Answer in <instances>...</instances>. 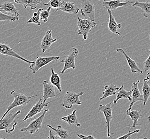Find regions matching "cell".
I'll list each match as a JSON object with an SVG mask.
<instances>
[{
  "label": "cell",
  "mask_w": 150,
  "mask_h": 139,
  "mask_svg": "<svg viewBox=\"0 0 150 139\" xmlns=\"http://www.w3.org/2000/svg\"><path fill=\"white\" fill-rule=\"evenodd\" d=\"M81 13L85 18L95 21V6L91 0H81Z\"/></svg>",
  "instance_id": "7"
},
{
  "label": "cell",
  "mask_w": 150,
  "mask_h": 139,
  "mask_svg": "<svg viewBox=\"0 0 150 139\" xmlns=\"http://www.w3.org/2000/svg\"><path fill=\"white\" fill-rule=\"evenodd\" d=\"M76 110H74L72 113L66 116H64L60 118V120L66 122L70 125H74L77 127H81V124L79 122L78 119L76 116Z\"/></svg>",
  "instance_id": "20"
},
{
  "label": "cell",
  "mask_w": 150,
  "mask_h": 139,
  "mask_svg": "<svg viewBox=\"0 0 150 139\" xmlns=\"http://www.w3.org/2000/svg\"><path fill=\"white\" fill-rule=\"evenodd\" d=\"M51 7H48L47 10L43 9L40 13V20L41 21L46 23L48 21V18L50 16V11H51Z\"/></svg>",
  "instance_id": "32"
},
{
  "label": "cell",
  "mask_w": 150,
  "mask_h": 139,
  "mask_svg": "<svg viewBox=\"0 0 150 139\" xmlns=\"http://www.w3.org/2000/svg\"><path fill=\"white\" fill-rule=\"evenodd\" d=\"M20 113H21V110H18L15 113L9 112L4 118L0 119V130H5L7 133L12 134L18 124L16 119Z\"/></svg>",
  "instance_id": "2"
},
{
  "label": "cell",
  "mask_w": 150,
  "mask_h": 139,
  "mask_svg": "<svg viewBox=\"0 0 150 139\" xmlns=\"http://www.w3.org/2000/svg\"><path fill=\"white\" fill-rule=\"evenodd\" d=\"M126 114L129 116L131 118V120L133 121L132 124H130L128 125V126H132V127H135L136 126H143L142 124H139L138 123V121L142 117V114L141 113V111H137V110H133L131 111V110L128 109L126 111Z\"/></svg>",
  "instance_id": "19"
},
{
  "label": "cell",
  "mask_w": 150,
  "mask_h": 139,
  "mask_svg": "<svg viewBox=\"0 0 150 139\" xmlns=\"http://www.w3.org/2000/svg\"><path fill=\"white\" fill-rule=\"evenodd\" d=\"M148 121H149V123H150V116H149V117H148Z\"/></svg>",
  "instance_id": "39"
},
{
  "label": "cell",
  "mask_w": 150,
  "mask_h": 139,
  "mask_svg": "<svg viewBox=\"0 0 150 139\" xmlns=\"http://www.w3.org/2000/svg\"><path fill=\"white\" fill-rule=\"evenodd\" d=\"M132 91H127L125 89L124 85H122V86L120 87L119 89L118 90L117 93V96L115 100L113 101V103H117L119 100L121 99H127L129 100V101H132Z\"/></svg>",
  "instance_id": "26"
},
{
  "label": "cell",
  "mask_w": 150,
  "mask_h": 139,
  "mask_svg": "<svg viewBox=\"0 0 150 139\" xmlns=\"http://www.w3.org/2000/svg\"><path fill=\"white\" fill-rule=\"evenodd\" d=\"M117 52L122 54L125 56L132 72L133 73H141V74L143 73V71L139 68V67H138V65L136 64V61L135 60H133L130 57L126 52H125L122 49H117Z\"/></svg>",
  "instance_id": "17"
},
{
  "label": "cell",
  "mask_w": 150,
  "mask_h": 139,
  "mask_svg": "<svg viewBox=\"0 0 150 139\" xmlns=\"http://www.w3.org/2000/svg\"><path fill=\"white\" fill-rule=\"evenodd\" d=\"M47 139H59L60 138L55 131L51 129L49 130V135L47 137Z\"/></svg>",
  "instance_id": "35"
},
{
  "label": "cell",
  "mask_w": 150,
  "mask_h": 139,
  "mask_svg": "<svg viewBox=\"0 0 150 139\" xmlns=\"http://www.w3.org/2000/svg\"><path fill=\"white\" fill-rule=\"evenodd\" d=\"M19 19V16H13L10 15H6L4 14L0 11V21H18Z\"/></svg>",
  "instance_id": "31"
},
{
  "label": "cell",
  "mask_w": 150,
  "mask_h": 139,
  "mask_svg": "<svg viewBox=\"0 0 150 139\" xmlns=\"http://www.w3.org/2000/svg\"><path fill=\"white\" fill-rule=\"evenodd\" d=\"M149 38H150V35H149Z\"/></svg>",
  "instance_id": "40"
},
{
  "label": "cell",
  "mask_w": 150,
  "mask_h": 139,
  "mask_svg": "<svg viewBox=\"0 0 150 139\" xmlns=\"http://www.w3.org/2000/svg\"><path fill=\"white\" fill-rule=\"evenodd\" d=\"M51 74L50 78V82L52 85H54L57 88L59 93L62 91V88L61 87V82L60 78L59 76V73H57L54 71L53 67L51 68Z\"/></svg>",
  "instance_id": "27"
},
{
  "label": "cell",
  "mask_w": 150,
  "mask_h": 139,
  "mask_svg": "<svg viewBox=\"0 0 150 139\" xmlns=\"http://www.w3.org/2000/svg\"><path fill=\"white\" fill-rule=\"evenodd\" d=\"M43 102H46V101L49 98L54 97L56 96L54 90V86L50 82L47 80L43 82Z\"/></svg>",
  "instance_id": "15"
},
{
  "label": "cell",
  "mask_w": 150,
  "mask_h": 139,
  "mask_svg": "<svg viewBox=\"0 0 150 139\" xmlns=\"http://www.w3.org/2000/svg\"><path fill=\"white\" fill-rule=\"evenodd\" d=\"M0 11L8 12L9 15L15 14L16 16H19L18 10L16 8L13 3L10 2H6L0 5Z\"/></svg>",
  "instance_id": "22"
},
{
  "label": "cell",
  "mask_w": 150,
  "mask_h": 139,
  "mask_svg": "<svg viewBox=\"0 0 150 139\" xmlns=\"http://www.w3.org/2000/svg\"><path fill=\"white\" fill-rule=\"evenodd\" d=\"M47 127H49V128L52 129L55 131L58 136L60 137V139H69L72 138L71 133L69 131L67 130L64 129L63 127L62 126V125H58L57 128H55L54 127H52L51 125L49 124H46L45 125Z\"/></svg>",
  "instance_id": "23"
},
{
  "label": "cell",
  "mask_w": 150,
  "mask_h": 139,
  "mask_svg": "<svg viewBox=\"0 0 150 139\" xmlns=\"http://www.w3.org/2000/svg\"><path fill=\"white\" fill-rule=\"evenodd\" d=\"M140 82V80H137V82H133L132 86V101L130 102L129 105V109H132V106L134 105L136 102L138 101L144 102V97L143 95H142L140 91L139 90L138 85V84Z\"/></svg>",
  "instance_id": "13"
},
{
  "label": "cell",
  "mask_w": 150,
  "mask_h": 139,
  "mask_svg": "<svg viewBox=\"0 0 150 139\" xmlns=\"http://www.w3.org/2000/svg\"><path fill=\"white\" fill-rule=\"evenodd\" d=\"M132 6L138 7L141 9L142 12L145 17L147 18L150 16V2H142L138 1H135Z\"/></svg>",
  "instance_id": "24"
},
{
  "label": "cell",
  "mask_w": 150,
  "mask_h": 139,
  "mask_svg": "<svg viewBox=\"0 0 150 139\" xmlns=\"http://www.w3.org/2000/svg\"><path fill=\"white\" fill-rule=\"evenodd\" d=\"M63 3V1L62 0H50L47 3H45L44 5L48 7H51L52 9H55V11L57 12L62 6Z\"/></svg>",
  "instance_id": "29"
},
{
  "label": "cell",
  "mask_w": 150,
  "mask_h": 139,
  "mask_svg": "<svg viewBox=\"0 0 150 139\" xmlns=\"http://www.w3.org/2000/svg\"><path fill=\"white\" fill-rule=\"evenodd\" d=\"M60 58L59 56H40L38 55L34 63L30 64V69L34 74L41 68L45 67L48 64L54 61H57Z\"/></svg>",
  "instance_id": "6"
},
{
  "label": "cell",
  "mask_w": 150,
  "mask_h": 139,
  "mask_svg": "<svg viewBox=\"0 0 150 139\" xmlns=\"http://www.w3.org/2000/svg\"><path fill=\"white\" fill-rule=\"evenodd\" d=\"M43 9H39L36 12H34L33 13V16L30 18V19L27 21L28 24L34 23L40 26L41 22H40V13L41 12Z\"/></svg>",
  "instance_id": "30"
},
{
  "label": "cell",
  "mask_w": 150,
  "mask_h": 139,
  "mask_svg": "<svg viewBox=\"0 0 150 139\" xmlns=\"http://www.w3.org/2000/svg\"><path fill=\"white\" fill-rule=\"evenodd\" d=\"M77 25L79 27V35H82L83 40H86L91 28L95 27L97 23L89 19H82L78 17Z\"/></svg>",
  "instance_id": "4"
},
{
  "label": "cell",
  "mask_w": 150,
  "mask_h": 139,
  "mask_svg": "<svg viewBox=\"0 0 150 139\" xmlns=\"http://www.w3.org/2000/svg\"><path fill=\"white\" fill-rule=\"evenodd\" d=\"M146 78L147 79V80H149V84L150 85V72H149V73H147V75H146Z\"/></svg>",
  "instance_id": "37"
},
{
  "label": "cell",
  "mask_w": 150,
  "mask_h": 139,
  "mask_svg": "<svg viewBox=\"0 0 150 139\" xmlns=\"http://www.w3.org/2000/svg\"><path fill=\"white\" fill-rule=\"evenodd\" d=\"M57 39L53 38L52 36V30H49L46 32L42 38L40 48L42 52H45L47 50L50 48L53 43L56 42Z\"/></svg>",
  "instance_id": "14"
},
{
  "label": "cell",
  "mask_w": 150,
  "mask_h": 139,
  "mask_svg": "<svg viewBox=\"0 0 150 139\" xmlns=\"http://www.w3.org/2000/svg\"><path fill=\"white\" fill-rule=\"evenodd\" d=\"M59 10L70 14H77L79 12L80 9L75 3L72 2L63 1V3Z\"/></svg>",
  "instance_id": "18"
},
{
  "label": "cell",
  "mask_w": 150,
  "mask_h": 139,
  "mask_svg": "<svg viewBox=\"0 0 150 139\" xmlns=\"http://www.w3.org/2000/svg\"><path fill=\"white\" fill-rule=\"evenodd\" d=\"M68 54L65 56L64 58L61 61V63H64L63 69L59 74L64 73L67 70L69 69H73L75 70L76 68L75 65V60L77 58L79 54V50L78 49L75 47H72L71 51L67 53Z\"/></svg>",
  "instance_id": "5"
},
{
  "label": "cell",
  "mask_w": 150,
  "mask_h": 139,
  "mask_svg": "<svg viewBox=\"0 0 150 139\" xmlns=\"http://www.w3.org/2000/svg\"><path fill=\"white\" fill-rule=\"evenodd\" d=\"M119 88L120 87H118L116 85L113 84H111L110 85H106L104 86L105 91L102 93L103 96L101 97L99 99V100L100 101H102L108 97L115 95L117 93V91H118Z\"/></svg>",
  "instance_id": "21"
},
{
  "label": "cell",
  "mask_w": 150,
  "mask_h": 139,
  "mask_svg": "<svg viewBox=\"0 0 150 139\" xmlns=\"http://www.w3.org/2000/svg\"><path fill=\"white\" fill-rule=\"evenodd\" d=\"M49 111L48 109H45L43 113L38 118L33 120L31 121L29 125L26 127H24L21 130V132H28L30 134L32 135L33 134L37 132L39 129L42 127V124L43 119L45 117L46 113Z\"/></svg>",
  "instance_id": "8"
},
{
  "label": "cell",
  "mask_w": 150,
  "mask_h": 139,
  "mask_svg": "<svg viewBox=\"0 0 150 139\" xmlns=\"http://www.w3.org/2000/svg\"><path fill=\"white\" fill-rule=\"evenodd\" d=\"M108 13L109 21H108V30L111 31L112 33L115 34L116 35H121L120 32H118L117 29L121 28L122 27V24L120 23H117L115 21V19L112 15V10H107Z\"/></svg>",
  "instance_id": "16"
},
{
  "label": "cell",
  "mask_w": 150,
  "mask_h": 139,
  "mask_svg": "<svg viewBox=\"0 0 150 139\" xmlns=\"http://www.w3.org/2000/svg\"><path fill=\"white\" fill-rule=\"evenodd\" d=\"M140 132L139 130H134V131H129V132L125 134V135H123L122 136H120L119 138H117V139H131V135L133 134H135V133H138Z\"/></svg>",
  "instance_id": "33"
},
{
  "label": "cell",
  "mask_w": 150,
  "mask_h": 139,
  "mask_svg": "<svg viewBox=\"0 0 150 139\" xmlns=\"http://www.w3.org/2000/svg\"><path fill=\"white\" fill-rule=\"evenodd\" d=\"M142 91L143 95L144 97L143 105L145 106L150 96V86L149 82L146 78L144 79V83L142 87Z\"/></svg>",
  "instance_id": "28"
},
{
  "label": "cell",
  "mask_w": 150,
  "mask_h": 139,
  "mask_svg": "<svg viewBox=\"0 0 150 139\" xmlns=\"http://www.w3.org/2000/svg\"><path fill=\"white\" fill-rule=\"evenodd\" d=\"M135 1H128L126 2H122L120 0H108L104 1L103 2V6L104 9L107 10H115L120 7L123 6H132V4L134 3Z\"/></svg>",
  "instance_id": "12"
},
{
  "label": "cell",
  "mask_w": 150,
  "mask_h": 139,
  "mask_svg": "<svg viewBox=\"0 0 150 139\" xmlns=\"http://www.w3.org/2000/svg\"><path fill=\"white\" fill-rule=\"evenodd\" d=\"M15 2L21 4L26 9L27 7H30L32 10L36 9L37 6L41 3L42 0H14Z\"/></svg>",
  "instance_id": "25"
},
{
  "label": "cell",
  "mask_w": 150,
  "mask_h": 139,
  "mask_svg": "<svg viewBox=\"0 0 150 139\" xmlns=\"http://www.w3.org/2000/svg\"><path fill=\"white\" fill-rule=\"evenodd\" d=\"M0 54L4 55L6 57L10 56V57L17 58L30 64H33L34 62V61H28L26 59H25V58L21 57V56H20L17 52H16L9 45H6V43H0Z\"/></svg>",
  "instance_id": "10"
},
{
  "label": "cell",
  "mask_w": 150,
  "mask_h": 139,
  "mask_svg": "<svg viewBox=\"0 0 150 139\" xmlns=\"http://www.w3.org/2000/svg\"><path fill=\"white\" fill-rule=\"evenodd\" d=\"M54 101H50L49 102H44L43 100H42L41 98H40L39 101L37 103L33 106L32 108L30 109V112L27 113V115L25 116V117L24 118L23 121H26L27 119L30 118H32L33 117H35L37 114H38L40 112H43L45 109L44 108L45 107H47L48 104L49 103L52 102Z\"/></svg>",
  "instance_id": "11"
},
{
  "label": "cell",
  "mask_w": 150,
  "mask_h": 139,
  "mask_svg": "<svg viewBox=\"0 0 150 139\" xmlns=\"http://www.w3.org/2000/svg\"><path fill=\"white\" fill-rule=\"evenodd\" d=\"M11 94L14 97V100L12 103H10L9 106L8 107L6 112L3 114L2 117L0 119H2L6 116L10 110L15 108L16 107H18L20 106H25L28 103H30L31 101V99L38 96V95H28L27 94L18 93L16 92L15 90L11 92Z\"/></svg>",
  "instance_id": "1"
},
{
  "label": "cell",
  "mask_w": 150,
  "mask_h": 139,
  "mask_svg": "<svg viewBox=\"0 0 150 139\" xmlns=\"http://www.w3.org/2000/svg\"><path fill=\"white\" fill-rule=\"evenodd\" d=\"M98 1H101V0H98ZM104 1H108V0H104ZM120 1H122V2H126V1H128L129 0H120Z\"/></svg>",
  "instance_id": "38"
},
{
  "label": "cell",
  "mask_w": 150,
  "mask_h": 139,
  "mask_svg": "<svg viewBox=\"0 0 150 139\" xmlns=\"http://www.w3.org/2000/svg\"><path fill=\"white\" fill-rule=\"evenodd\" d=\"M84 93L81 91L79 93H75L72 91H66L64 96L62 106L66 109H71L73 105H81L82 102L80 99V96L83 95Z\"/></svg>",
  "instance_id": "3"
},
{
  "label": "cell",
  "mask_w": 150,
  "mask_h": 139,
  "mask_svg": "<svg viewBox=\"0 0 150 139\" xmlns=\"http://www.w3.org/2000/svg\"><path fill=\"white\" fill-rule=\"evenodd\" d=\"M76 135L79 137L80 139H95L96 138L94 136L91 135H85L83 134H77Z\"/></svg>",
  "instance_id": "36"
},
{
  "label": "cell",
  "mask_w": 150,
  "mask_h": 139,
  "mask_svg": "<svg viewBox=\"0 0 150 139\" xmlns=\"http://www.w3.org/2000/svg\"><path fill=\"white\" fill-rule=\"evenodd\" d=\"M149 56L147 58V60L143 62L144 71L145 72L150 70V49H149Z\"/></svg>",
  "instance_id": "34"
},
{
  "label": "cell",
  "mask_w": 150,
  "mask_h": 139,
  "mask_svg": "<svg viewBox=\"0 0 150 139\" xmlns=\"http://www.w3.org/2000/svg\"><path fill=\"white\" fill-rule=\"evenodd\" d=\"M113 102L111 101L110 103H107L105 105L99 104V110L103 113L105 117L106 124L108 128L107 136L108 138L111 136L110 133V123L113 119V109L112 108V104Z\"/></svg>",
  "instance_id": "9"
}]
</instances>
